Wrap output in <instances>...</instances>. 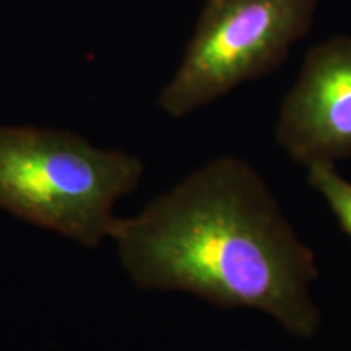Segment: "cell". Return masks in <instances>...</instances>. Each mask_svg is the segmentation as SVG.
Returning <instances> with one entry per match:
<instances>
[{"label":"cell","instance_id":"obj_4","mask_svg":"<svg viewBox=\"0 0 351 351\" xmlns=\"http://www.w3.org/2000/svg\"><path fill=\"white\" fill-rule=\"evenodd\" d=\"M275 140L306 168L351 158V36L311 47L280 104Z\"/></svg>","mask_w":351,"mask_h":351},{"label":"cell","instance_id":"obj_5","mask_svg":"<svg viewBox=\"0 0 351 351\" xmlns=\"http://www.w3.org/2000/svg\"><path fill=\"white\" fill-rule=\"evenodd\" d=\"M306 169L307 184L322 197L341 231L351 241V182L337 171V165L315 163Z\"/></svg>","mask_w":351,"mask_h":351},{"label":"cell","instance_id":"obj_1","mask_svg":"<svg viewBox=\"0 0 351 351\" xmlns=\"http://www.w3.org/2000/svg\"><path fill=\"white\" fill-rule=\"evenodd\" d=\"M111 239L143 291H184L221 309L261 311L295 339L322 327L319 267L263 176L238 156L208 161L130 218Z\"/></svg>","mask_w":351,"mask_h":351},{"label":"cell","instance_id":"obj_2","mask_svg":"<svg viewBox=\"0 0 351 351\" xmlns=\"http://www.w3.org/2000/svg\"><path fill=\"white\" fill-rule=\"evenodd\" d=\"M143 173L138 156L73 132L0 125V208L86 247L111 238L114 205Z\"/></svg>","mask_w":351,"mask_h":351},{"label":"cell","instance_id":"obj_3","mask_svg":"<svg viewBox=\"0 0 351 351\" xmlns=\"http://www.w3.org/2000/svg\"><path fill=\"white\" fill-rule=\"evenodd\" d=\"M319 0H205L195 32L158 104L184 117L275 72L309 33Z\"/></svg>","mask_w":351,"mask_h":351}]
</instances>
